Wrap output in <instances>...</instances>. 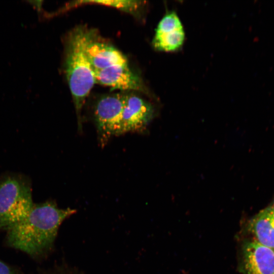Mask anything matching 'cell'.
Instances as JSON below:
<instances>
[{
    "mask_svg": "<svg viewBox=\"0 0 274 274\" xmlns=\"http://www.w3.org/2000/svg\"><path fill=\"white\" fill-rule=\"evenodd\" d=\"M156 114L155 107L149 101L134 94H125L119 135L146 131Z\"/></svg>",
    "mask_w": 274,
    "mask_h": 274,
    "instance_id": "cell-5",
    "label": "cell"
},
{
    "mask_svg": "<svg viewBox=\"0 0 274 274\" xmlns=\"http://www.w3.org/2000/svg\"><path fill=\"white\" fill-rule=\"evenodd\" d=\"M75 212L51 200L34 203L25 219L7 230V243L32 257L40 256L52 246L61 223Z\"/></svg>",
    "mask_w": 274,
    "mask_h": 274,
    "instance_id": "cell-1",
    "label": "cell"
},
{
    "mask_svg": "<svg viewBox=\"0 0 274 274\" xmlns=\"http://www.w3.org/2000/svg\"><path fill=\"white\" fill-rule=\"evenodd\" d=\"M124 98L125 94L105 95L95 105L94 121L102 146H104L111 137L119 135Z\"/></svg>",
    "mask_w": 274,
    "mask_h": 274,
    "instance_id": "cell-4",
    "label": "cell"
},
{
    "mask_svg": "<svg viewBox=\"0 0 274 274\" xmlns=\"http://www.w3.org/2000/svg\"><path fill=\"white\" fill-rule=\"evenodd\" d=\"M0 274H15V271L8 265L0 260Z\"/></svg>",
    "mask_w": 274,
    "mask_h": 274,
    "instance_id": "cell-12",
    "label": "cell"
},
{
    "mask_svg": "<svg viewBox=\"0 0 274 274\" xmlns=\"http://www.w3.org/2000/svg\"><path fill=\"white\" fill-rule=\"evenodd\" d=\"M144 2L133 0L80 1L71 4L72 6L82 4H94L117 8L126 12L134 14L138 12Z\"/></svg>",
    "mask_w": 274,
    "mask_h": 274,
    "instance_id": "cell-11",
    "label": "cell"
},
{
    "mask_svg": "<svg viewBox=\"0 0 274 274\" xmlns=\"http://www.w3.org/2000/svg\"><path fill=\"white\" fill-rule=\"evenodd\" d=\"M184 39V28L178 16L175 12H170L159 21L153 45L158 51H174L182 46Z\"/></svg>",
    "mask_w": 274,
    "mask_h": 274,
    "instance_id": "cell-7",
    "label": "cell"
},
{
    "mask_svg": "<svg viewBox=\"0 0 274 274\" xmlns=\"http://www.w3.org/2000/svg\"><path fill=\"white\" fill-rule=\"evenodd\" d=\"M93 37L87 29L78 27L71 33L67 44L65 74L77 116L78 130H82L81 111L85 100L96 83L94 71L87 53Z\"/></svg>",
    "mask_w": 274,
    "mask_h": 274,
    "instance_id": "cell-2",
    "label": "cell"
},
{
    "mask_svg": "<svg viewBox=\"0 0 274 274\" xmlns=\"http://www.w3.org/2000/svg\"><path fill=\"white\" fill-rule=\"evenodd\" d=\"M94 73L96 83L112 89L146 92L142 79L129 68L128 65L113 66Z\"/></svg>",
    "mask_w": 274,
    "mask_h": 274,
    "instance_id": "cell-8",
    "label": "cell"
},
{
    "mask_svg": "<svg viewBox=\"0 0 274 274\" xmlns=\"http://www.w3.org/2000/svg\"><path fill=\"white\" fill-rule=\"evenodd\" d=\"M247 229L252 239L274 250V200L248 221Z\"/></svg>",
    "mask_w": 274,
    "mask_h": 274,
    "instance_id": "cell-9",
    "label": "cell"
},
{
    "mask_svg": "<svg viewBox=\"0 0 274 274\" xmlns=\"http://www.w3.org/2000/svg\"><path fill=\"white\" fill-rule=\"evenodd\" d=\"M33 204L28 177L12 172L0 176V229L8 230L25 219Z\"/></svg>",
    "mask_w": 274,
    "mask_h": 274,
    "instance_id": "cell-3",
    "label": "cell"
},
{
    "mask_svg": "<svg viewBox=\"0 0 274 274\" xmlns=\"http://www.w3.org/2000/svg\"><path fill=\"white\" fill-rule=\"evenodd\" d=\"M87 53L94 71L128 65L126 58L121 52L109 44L95 40L94 36L87 45Z\"/></svg>",
    "mask_w": 274,
    "mask_h": 274,
    "instance_id": "cell-10",
    "label": "cell"
},
{
    "mask_svg": "<svg viewBox=\"0 0 274 274\" xmlns=\"http://www.w3.org/2000/svg\"><path fill=\"white\" fill-rule=\"evenodd\" d=\"M241 267L245 274H274V250L253 239L244 242Z\"/></svg>",
    "mask_w": 274,
    "mask_h": 274,
    "instance_id": "cell-6",
    "label": "cell"
}]
</instances>
